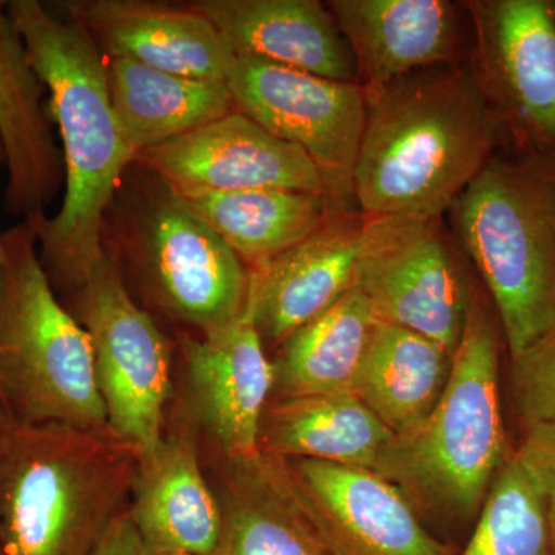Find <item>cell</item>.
Listing matches in <instances>:
<instances>
[{"label": "cell", "mask_w": 555, "mask_h": 555, "mask_svg": "<svg viewBox=\"0 0 555 555\" xmlns=\"http://www.w3.org/2000/svg\"><path fill=\"white\" fill-rule=\"evenodd\" d=\"M147 173L150 181L127 203L119 243L149 294L203 337L240 323L247 315L250 270L184 201Z\"/></svg>", "instance_id": "obj_7"}, {"label": "cell", "mask_w": 555, "mask_h": 555, "mask_svg": "<svg viewBox=\"0 0 555 555\" xmlns=\"http://www.w3.org/2000/svg\"><path fill=\"white\" fill-rule=\"evenodd\" d=\"M540 166V164H539ZM543 170L546 171L547 182H550V195H551V211H553V221L555 228V170L547 169V167L542 166Z\"/></svg>", "instance_id": "obj_31"}, {"label": "cell", "mask_w": 555, "mask_h": 555, "mask_svg": "<svg viewBox=\"0 0 555 555\" xmlns=\"http://www.w3.org/2000/svg\"><path fill=\"white\" fill-rule=\"evenodd\" d=\"M46 87L7 2H0V141L9 179L5 208L13 217H43L65 185L62 149L51 129Z\"/></svg>", "instance_id": "obj_18"}, {"label": "cell", "mask_w": 555, "mask_h": 555, "mask_svg": "<svg viewBox=\"0 0 555 555\" xmlns=\"http://www.w3.org/2000/svg\"><path fill=\"white\" fill-rule=\"evenodd\" d=\"M0 555H2V553H0Z\"/></svg>", "instance_id": "obj_35"}, {"label": "cell", "mask_w": 555, "mask_h": 555, "mask_svg": "<svg viewBox=\"0 0 555 555\" xmlns=\"http://www.w3.org/2000/svg\"><path fill=\"white\" fill-rule=\"evenodd\" d=\"M5 166V152H3L2 141H0V167Z\"/></svg>", "instance_id": "obj_33"}, {"label": "cell", "mask_w": 555, "mask_h": 555, "mask_svg": "<svg viewBox=\"0 0 555 555\" xmlns=\"http://www.w3.org/2000/svg\"><path fill=\"white\" fill-rule=\"evenodd\" d=\"M91 555H149L131 520L129 507L113 521Z\"/></svg>", "instance_id": "obj_30"}, {"label": "cell", "mask_w": 555, "mask_h": 555, "mask_svg": "<svg viewBox=\"0 0 555 555\" xmlns=\"http://www.w3.org/2000/svg\"><path fill=\"white\" fill-rule=\"evenodd\" d=\"M327 7L349 43L366 98L415 73L469 60L462 56V3L331 0Z\"/></svg>", "instance_id": "obj_17"}, {"label": "cell", "mask_w": 555, "mask_h": 555, "mask_svg": "<svg viewBox=\"0 0 555 555\" xmlns=\"http://www.w3.org/2000/svg\"><path fill=\"white\" fill-rule=\"evenodd\" d=\"M357 288L378 321L416 332L454 357L474 287L441 218L404 221L364 259Z\"/></svg>", "instance_id": "obj_13"}, {"label": "cell", "mask_w": 555, "mask_h": 555, "mask_svg": "<svg viewBox=\"0 0 555 555\" xmlns=\"http://www.w3.org/2000/svg\"><path fill=\"white\" fill-rule=\"evenodd\" d=\"M470 64L518 158L555 170V0L462 2Z\"/></svg>", "instance_id": "obj_9"}, {"label": "cell", "mask_w": 555, "mask_h": 555, "mask_svg": "<svg viewBox=\"0 0 555 555\" xmlns=\"http://www.w3.org/2000/svg\"><path fill=\"white\" fill-rule=\"evenodd\" d=\"M513 358L514 396L528 427H555V326Z\"/></svg>", "instance_id": "obj_28"}, {"label": "cell", "mask_w": 555, "mask_h": 555, "mask_svg": "<svg viewBox=\"0 0 555 555\" xmlns=\"http://www.w3.org/2000/svg\"><path fill=\"white\" fill-rule=\"evenodd\" d=\"M139 455L109 430L0 434V553L91 555L130 505Z\"/></svg>", "instance_id": "obj_3"}, {"label": "cell", "mask_w": 555, "mask_h": 555, "mask_svg": "<svg viewBox=\"0 0 555 555\" xmlns=\"http://www.w3.org/2000/svg\"><path fill=\"white\" fill-rule=\"evenodd\" d=\"M292 488L331 555H456L427 532L416 509L375 470L281 459Z\"/></svg>", "instance_id": "obj_14"}, {"label": "cell", "mask_w": 555, "mask_h": 555, "mask_svg": "<svg viewBox=\"0 0 555 555\" xmlns=\"http://www.w3.org/2000/svg\"><path fill=\"white\" fill-rule=\"evenodd\" d=\"M217 555H331L302 509L283 462L262 454L221 463Z\"/></svg>", "instance_id": "obj_21"}, {"label": "cell", "mask_w": 555, "mask_h": 555, "mask_svg": "<svg viewBox=\"0 0 555 555\" xmlns=\"http://www.w3.org/2000/svg\"><path fill=\"white\" fill-rule=\"evenodd\" d=\"M14 425H17V423L11 418L7 409L3 408L2 403H0V434L5 433V430H9L10 427H13Z\"/></svg>", "instance_id": "obj_32"}, {"label": "cell", "mask_w": 555, "mask_h": 555, "mask_svg": "<svg viewBox=\"0 0 555 555\" xmlns=\"http://www.w3.org/2000/svg\"><path fill=\"white\" fill-rule=\"evenodd\" d=\"M393 438L356 393H321L269 403L259 449L276 459L318 460L377 473Z\"/></svg>", "instance_id": "obj_22"}, {"label": "cell", "mask_w": 555, "mask_h": 555, "mask_svg": "<svg viewBox=\"0 0 555 555\" xmlns=\"http://www.w3.org/2000/svg\"><path fill=\"white\" fill-rule=\"evenodd\" d=\"M236 57L339 82H358L356 60L327 3L318 0H192Z\"/></svg>", "instance_id": "obj_19"}, {"label": "cell", "mask_w": 555, "mask_h": 555, "mask_svg": "<svg viewBox=\"0 0 555 555\" xmlns=\"http://www.w3.org/2000/svg\"><path fill=\"white\" fill-rule=\"evenodd\" d=\"M28 60L50 98L65 166L53 218H31L51 286L75 295L105 254L104 230L124 177L137 160L109 101L107 60L89 31L51 3L7 2Z\"/></svg>", "instance_id": "obj_1"}, {"label": "cell", "mask_w": 555, "mask_h": 555, "mask_svg": "<svg viewBox=\"0 0 555 555\" xmlns=\"http://www.w3.org/2000/svg\"><path fill=\"white\" fill-rule=\"evenodd\" d=\"M155 555H195V554H185V553H164V554H155Z\"/></svg>", "instance_id": "obj_34"}, {"label": "cell", "mask_w": 555, "mask_h": 555, "mask_svg": "<svg viewBox=\"0 0 555 555\" xmlns=\"http://www.w3.org/2000/svg\"><path fill=\"white\" fill-rule=\"evenodd\" d=\"M57 5L89 31L107 60L228 83L235 53L214 24L188 3L68 0Z\"/></svg>", "instance_id": "obj_16"}, {"label": "cell", "mask_w": 555, "mask_h": 555, "mask_svg": "<svg viewBox=\"0 0 555 555\" xmlns=\"http://www.w3.org/2000/svg\"><path fill=\"white\" fill-rule=\"evenodd\" d=\"M228 87L236 112L301 149L323 175L331 199L341 210H357L353 173L367 115L360 83L236 57Z\"/></svg>", "instance_id": "obj_10"}, {"label": "cell", "mask_w": 555, "mask_h": 555, "mask_svg": "<svg viewBox=\"0 0 555 555\" xmlns=\"http://www.w3.org/2000/svg\"><path fill=\"white\" fill-rule=\"evenodd\" d=\"M500 327L474 287L443 396L434 411L386 449L377 474L392 481L416 511L477 517L507 441L500 401Z\"/></svg>", "instance_id": "obj_4"}, {"label": "cell", "mask_w": 555, "mask_h": 555, "mask_svg": "<svg viewBox=\"0 0 555 555\" xmlns=\"http://www.w3.org/2000/svg\"><path fill=\"white\" fill-rule=\"evenodd\" d=\"M179 345L201 429L222 459L258 455L262 415L273 393V366L250 318L204 337L182 334Z\"/></svg>", "instance_id": "obj_15"}, {"label": "cell", "mask_w": 555, "mask_h": 555, "mask_svg": "<svg viewBox=\"0 0 555 555\" xmlns=\"http://www.w3.org/2000/svg\"><path fill=\"white\" fill-rule=\"evenodd\" d=\"M451 367V353L437 343L377 321L352 390L396 436H401L437 406Z\"/></svg>", "instance_id": "obj_25"}, {"label": "cell", "mask_w": 555, "mask_h": 555, "mask_svg": "<svg viewBox=\"0 0 555 555\" xmlns=\"http://www.w3.org/2000/svg\"><path fill=\"white\" fill-rule=\"evenodd\" d=\"M76 320L89 334L108 430L152 455L164 438L171 396V350L152 315L134 302L107 250L73 295Z\"/></svg>", "instance_id": "obj_8"}, {"label": "cell", "mask_w": 555, "mask_h": 555, "mask_svg": "<svg viewBox=\"0 0 555 555\" xmlns=\"http://www.w3.org/2000/svg\"><path fill=\"white\" fill-rule=\"evenodd\" d=\"M129 514L149 555H217L221 505L185 434H164L158 449L139 459Z\"/></svg>", "instance_id": "obj_20"}, {"label": "cell", "mask_w": 555, "mask_h": 555, "mask_svg": "<svg viewBox=\"0 0 555 555\" xmlns=\"http://www.w3.org/2000/svg\"><path fill=\"white\" fill-rule=\"evenodd\" d=\"M134 164L181 198L261 189L328 196L323 175L301 149L236 109L139 153Z\"/></svg>", "instance_id": "obj_12"}, {"label": "cell", "mask_w": 555, "mask_h": 555, "mask_svg": "<svg viewBox=\"0 0 555 555\" xmlns=\"http://www.w3.org/2000/svg\"><path fill=\"white\" fill-rule=\"evenodd\" d=\"M404 221L338 211L308 240L250 270L247 315L266 349L275 350L353 291L364 259Z\"/></svg>", "instance_id": "obj_11"}, {"label": "cell", "mask_w": 555, "mask_h": 555, "mask_svg": "<svg viewBox=\"0 0 555 555\" xmlns=\"http://www.w3.org/2000/svg\"><path fill=\"white\" fill-rule=\"evenodd\" d=\"M181 199L248 270L264 268L308 240L338 211H350L341 210L326 195L298 190H246Z\"/></svg>", "instance_id": "obj_24"}, {"label": "cell", "mask_w": 555, "mask_h": 555, "mask_svg": "<svg viewBox=\"0 0 555 555\" xmlns=\"http://www.w3.org/2000/svg\"><path fill=\"white\" fill-rule=\"evenodd\" d=\"M107 82L116 119L137 156L235 109L225 82L185 78L129 60H107Z\"/></svg>", "instance_id": "obj_23"}, {"label": "cell", "mask_w": 555, "mask_h": 555, "mask_svg": "<svg viewBox=\"0 0 555 555\" xmlns=\"http://www.w3.org/2000/svg\"><path fill=\"white\" fill-rule=\"evenodd\" d=\"M0 403L17 425L108 430L89 334L51 286L31 219L0 235Z\"/></svg>", "instance_id": "obj_5"}, {"label": "cell", "mask_w": 555, "mask_h": 555, "mask_svg": "<svg viewBox=\"0 0 555 555\" xmlns=\"http://www.w3.org/2000/svg\"><path fill=\"white\" fill-rule=\"evenodd\" d=\"M503 142L470 60L397 80L367 98L353 173L357 210L441 218Z\"/></svg>", "instance_id": "obj_2"}, {"label": "cell", "mask_w": 555, "mask_h": 555, "mask_svg": "<svg viewBox=\"0 0 555 555\" xmlns=\"http://www.w3.org/2000/svg\"><path fill=\"white\" fill-rule=\"evenodd\" d=\"M518 452L534 470L537 480L545 492L555 529V427L535 426L525 429Z\"/></svg>", "instance_id": "obj_29"}, {"label": "cell", "mask_w": 555, "mask_h": 555, "mask_svg": "<svg viewBox=\"0 0 555 555\" xmlns=\"http://www.w3.org/2000/svg\"><path fill=\"white\" fill-rule=\"evenodd\" d=\"M377 321L367 298L357 287L350 291L273 350L272 396L353 392Z\"/></svg>", "instance_id": "obj_26"}, {"label": "cell", "mask_w": 555, "mask_h": 555, "mask_svg": "<svg viewBox=\"0 0 555 555\" xmlns=\"http://www.w3.org/2000/svg\"><path fill=\"white\" fill-rule=\"evenodd\" d=\"M462 555H555L545 492L518 449L496 474Z\"/></svg>", "instance_id": "obj_27"}, {"label": "cell", "mask_w": 555, "mask_h": 555, "mask_svg": "<svg viewBox=\"0 0 555 555\" xmlns=\"http://www.w3.org/2000/svg\"><path fill=\"white\" fill-rule=\"evenodd\" d=\"M483 280L511 357L555 326V228L539 164L496 155L448 211Z\"/></svg>", "instance_id": "obj_6"}]
</instances>
